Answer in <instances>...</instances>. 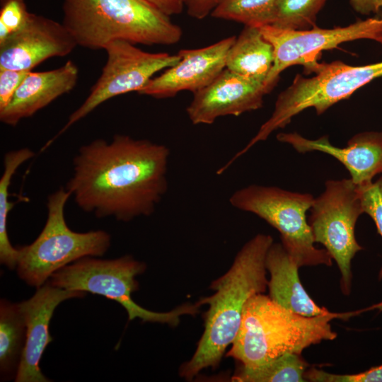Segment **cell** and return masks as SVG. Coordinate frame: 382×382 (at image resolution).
I'll return each instance as SVG.
<instances>
[{
  "mask_svg": "<svg viewBox=\"0 0 382 382\" xmlns=\"http://www.w3.org/2000/svg\"><path fill=\"white\" fill-rule=\"evenodd\" d=\"M170 149L126 134L82 145L66 190L98 218L129 221L152 214L168 190Z\"/></svg>",
  "mask_w": 382,
  "mask_h": 382,
  "instance_id": "1",
  "label": "cell"
},
{
  "mask_svg": "<svg viewBox=\"0 0 382 382\" xmlns=\"http://www.w3.org/2000/svg\"><path fill=\"white\" fill-rule=\"evenodd\" d=\"M273 243L270 235L252 238L237 253L229 270L212 282L214 294L198 301L201 306L209 305L204 330L192 357L180 367L182 377L191 380L204 369L219 365L238 334L247 301L266 290L265 261Z\"/></svg>",
  "mask_w": 382,
  "mask_h": 382,
  "instance_id": "2",
  "label": "cell"
},
{
  "mask_svg": "<svg viewBox=\"0 0 382 382\" xmlns=\"http://www.w3.org/2000/svg\"><path fill=\"white\" fill-rule=\"evenodd\" d=\"M375 308H382V303L355 311L305 316L258 294L245 305L239 330L226 356L239 361L242 366L255 368L285 353L301 354L312 345L337 337L330 324L332 320H347Z\"/></svg>",
  "mask_w": 382,
  "mask_h": 382,
  "instance_id": "3",
  "label": "cell"
},
{
  "mask_svg": "<svg viewBox=\"0 0 382 382\" xmlns=\"http://www.w3.org/2000/svg\"><path fill=\"white\" fill-rule=\"evenodd\" d=\"M62 23L77 45L104 50L110 42L170 45L181 28L144 0H64Z\"/></svg>",
  "mask_w": 382,
  "mask_h": 382,
  "instance_id": "4",
  "label": "cell"
},
{
  "mask_svg": "<svg viewBox=\"0 0 382 382\" xmlns=\"http://www.w3.org/2000/svg\"><path fill=\"white\" fill-rule=\"evenodd\" d=\"M70 197L64 187L50 194L42 231L32 243L18 248L17 272L30 286L38 288L64 267L85 257L102 256L110 246V236L105 231L81 233L69 228L64 209Z\"/></svg>",
  "mask_w": 382,
  "mask_h": 382,
  "instance_id": "5",
  "label": "cell"
},
{
  "mask_svg": "<svg viewBox=\"0 0 382 382\" xmlns=\"http://www.w3.org/2000/svg\"><path fill=\"white\" fill-rule=\"evenodd\" d=\"M311 78L296 75L292 83L278 96L270 118L247 145L233 158L237 160L257 143L266 140L277 129L284 128L303 110L313 108L323 114L336 103L349 98L357 90L382 76V62L351 66L340 61L320 63Z\"/></svg>",
  "mask_w": 382,
  "mask_h": 382,
  "instance_id": "6",
  "label": "cell"
},
{
  "mask_svg": "<svg viewBox=\"0 0 382 382\" xmlns=\"http://www.w3.org/2000/svg\"><path fill=\"white\" fill-rule=\"evenodd\" d=\"M146 265L130 255L112 260L88 256L57 271L50 283L57 287L103 296L119 303L126 310L129 320L167 323L175 326L183 315H195L200 304H185L164 313L146 310L136 303L131 295L139 287L135 277L144 272Z\"/></svg>",
  "mask_w": 382,
  "mask_h": 382,
  "instance_id": "7",
  "label": "cell"
},
{
  "mask_svg": "<svg viewBox=\"0 0 382 382\" xmlns=\"http://www.w3.org/2000/svg\"><path fill=\"white\" fill-rule=\"evenodd\" d=\"M314 197L309 193L285 190L274 186L250 185L235 191L229 198L234 208L253 213L276 228L282 244L298 266L332 265L325 249L314 246L306 212Z\"/></svg>",
  "mask_w": 382,
  "mask_h": 382,
  "instance_id": "8",
  "label": "cell"
},
{
  "mask_svg": "<svg viewBox=\"0 0 382 382\" xmlns=\"http://www.w3.org/2000/svg\"><path fill=\"white\" fill-rule=\"evenodd\" d=\"M308 223L315 243L324 245L342 275L341 290L349 295L352 288V260L363 249L354 228L364 213L357 185L352 179L329 180L325 190L314 198Z\"/></svg>",
  "mask_w": 382,
  "mask_h": 382,
  "instance_id": "9",
  "label": "cell"
},
{
  "mask_svg": "<svg viewBox=\"0 0 382 382\" xmlns=\"http://www.w3.org/2000/svg\"><path fill=\"white\" fill-rule=\"evenodd\" d=\"M260 28L274 50V64L266 81L270 91L276 86L280 73L291 66L302 65L306 74L312 73L324 50L359 39L372 40L382 45V18L378 16L331 29L314 26L309 30H294L272 25Z\"/></svg>",
  "mask_w": 382,
  "mask_h": 382,
  "instance_id": "10",
  "label": "cell"
},
{
  "mask_svg": "<svg viewBox=\"0 0 382 382\" xmlns=\"http://www.w3.org/2000/svg\"><path fill=\"white\" fill-rule=\"evenodd\" d=\"M104 50L108 59L100 77L57 135L109 99L132 91L139 92L156 73L174 66L180 60L178 54L148 52L125 40L112 41Z\"/></svg>",
  "mask_w": 382,
  "mask_h": 382,
  "instance_id": "11",
  "label": "cell"
},
{
  "mask_svg": "<svg viewBox=\"0 0 382 382\" xmlns=\"http://www.w3.org/2000/svg\"><path fill=\"white\" fill-rule=\"evenodd\" d=\"M270 91L263 82L224 69L209 85L194 93L186 108L193 125H211L219 117L238 116L262 106Z\"/></svg>",
  "mask_w": 382,
  "mask_h": 382,
  "instance_id": "12",
  "label": "cell"
},
{
  "mask_svg": "<svg viewBox=\"0 0 382 382\" xmlns=\"http://www.w3.org/2000/svg\"><path fill=\"white\" fill-rule=\"evenodd\" d=\"M76 46L62 23L31 13L21 30L0 43V69L30 71L50 58L68 55Z\"/></svg>",
  "mask_w": 382,
  "mask_h": 382,
  "instance_id": "13",
  "label": "cell"
},
{
  "mask_svg": "<svg viewBox=\"0 0 382 382\" xmlns=\"http://www.w3.org/2000/svg\"><path fill=\"white\" fill-rule=\"evenodd\" d=\"M236 36H229L210 45L180 50L179 62L152 78L139 94L156 98L173 97L188 91L193 93L213 81L226 69V57Z\"/></svg>",
  "mask_w": 382,
  "mask_h": 382,
  "instance_id": "14",
  "label": "cell"
},
{
  "mask_svg": "<svg viewBox=\"0 0 382 382\" xmlns=\"http://www.w3.org/2000/svg\"><path fill=\"white\" fill-rule=\"evenodd\" d=\"M28 300L19 303L26 324V342L16 382L50 381L40 371L39 363L52 340L49 327L54 310L62 301L81 298L86 292L59 288L50 282L37 288Z\"/></svg>",
  "mask_w": 382,
  "mask_h": 382,
  "instance_id": "15",
  "label": "cell"
},
{
  "mask_svg": "<svg viewBox=\"0 0 382 382\" xmlns=\"http://www.w3.org/2000/svg\"><path fill=\"white\" fill-rule=\"evenodd\" d=\"M277 139L290 144L299 153L317 151L333 156L347 169L357 185L371 182L376 175L382 173V132L357 134L343 148L332 146L328 136L308 139L296 132L279 133Z\"/></svg>",
  "mask_w": 382,
  "mask_h": 382,
  "instance_id": "16",
  "label": "cell"
},
{
  "mask_svg": "<svg viewBox=\"0 0 382 382\" xmlns=\"http://www.w3.org/2000/svg\"><path fill=\"white\" fill-rule=\"evenodd\" d=\"M79 78L77 65L71 60L45 71H30L16 91L7 106L0 110V121L16 126L32 117L61 96L74 88Z\"/></svg>",
  "mask_w": 382,
  "mask_h": 382,
  "instance_id": "17",
  "label": "cell"
},
{
  "mask_svg": "<svg viewBox=\"0 0 382 382\" xmlns=\"http://www.w3.org/2000/svg\"><path fill=\"white\" fill-rule=\"evenodd\" d=\"M270 272V299L283 308L305 316L325 314L329 311L320 307L309 296L301 282L299 267L282 243H272L265 261Z\"/></svg>",
  "mask_w": 382,
  "mask_h": 382,
  "instance_id": "18",
  "label": "cell"
},
{
  "mask_svg": "<svg viewBox=\"0 0 382 382\" xmlns=\"http://www.w3.org/2000/svg\"><path fill=\"white\" fill-rule=\"evenodd\" d=\"M273 64V47L260 27L245 26L228 50L226 68L266 84Z\"/></svg>",
  "mask_w": 382,
  "mask_h": 382,
  "instance_id": "19",
  "label": "cell"
},
{
  "mask_svg": "<svg viewBox=\"0 0 382 382\" xmlns=\"http://www.w3.org/2000/svg\"><path fill=\"white\" fill-rule=\"evenodd\" d=\"M26 324L19 303L0 302V374L1 381L15 379L26 342Z\"/></svg>",
  "mask_w": 382,
  "mask_h": 382,
  "instance_id": "20",
  "label": "cell"
},
{
  "mask_svg": "<svg viewBox=\"0 0 382 382\" xmlns=\"http://www.w3.org/2000/svg\"><path fill=\"white\" fill-rule=\"evenodd\" d=\"M34 156L29 148H21L8 151L4 156V170L0 178V262L10 270L17 266L18 249L11 245L7 231L8 214L13 205L8 199L9 187L17 170Z\"/></svg>",
  "mask_w": 382,
  "mask_h": 382,
  "instance_id": "21",
  "label": "cell"
},
{
  "mask_svg": "<svg viewBox=\"0 0 382 382\" xmlns=\"http://www.w3.org/2000/svg\"><path fill=\"white\" fill-rule=\"evenodd\" d=\"M308 366L300 354L285 353L255 368L242 366L232 377V381L304 382Z\"/></svg>",
  "mask_w": 382,
  "mask_h": 382,
  "instance_id": "22",
  "label": "cell"
},
{
  "mask_svg": "<svg viewBox=\"0 0 382 382\" xmlns=\"http://www.w3.org/2000/svg\"><path fill=\"white\" fill-rule=\"evenodd\" d=\"M277 0H221L212 17L245 26L262 27L273 22Z\"/></svg>",
  "mask_w": 382,
  "mask_h": 382,
  "instance_id": "23",
  "label": "cell"
},
{
  "mask_svg": "<svg viewBox=\"0 0 382 382\" xmlns=\"http://www.w3.org/2000/svg\"><path fill=\"white\" fill-rule=\"evenodd\" d=\"M327 0H277L271 25L288 30H305L316 26L318 13Z\"/></svg>",
  "mask_w": 382,
  "mask_h": 382,
  "instance_id": "24",
  "label": "cell"
},
{
  "mask_svg": "<svg viewBox=\"0 0 382 382\" xmlns=\"http://www.w3.org/2000/svg\"><path fill=\"white\" fill-rule=\"evenodd\" d=\"M30 14L25 0H1L0 43L21 30Z\"/></svg>",
  "mask_w": 382,
  "mask_h": 382,
  "instance_id": "25",
  "label": "cell"
},
{
  "mask_svg": "<svg viewBox=\"0 0 382 382\" xmlns=\"http://www.w3.org/2000/svg\"><path fill=\"white\" fill-rule=\"evenodd\" d=\"M364 213L374 221L378 233L382 237V175L376 181L357 185ZM382 279V267L378 280Z\"/></svg>",
  "mask_w": 382,
  "mask_h": 382,
  "instance_id": "26",
  "label": "cell"
},
{
  "mask_svg": "<svg viewBox=\"0 0 382 382\" xmlns=\"http://www.w3.org/2000/svg\"><path fill=\"white\" fill-rule=\"evenodd\" d=\"M304 378L314 382H382V364L354 374H330L311 368L306 371Z\"/></svg>",
  "mask_w": 382,
  "mask_h": 382,
  "instance_id": "27",
  "label": "cell"
},
{
  "mask_svg": "<svg viewBox=\"0 0 382 382\" xmlns=\"http://www.w3.org/2000/svg\"><path fill=\"white\" fill-rule=\"evenodd\" d=\"M29 72L0 69V110L10 103L16 91Z\"/></svg>",
  "mask_w": 382,
  "mask_h": 382,
  "instance_id": "28",
  "label": "cell"
},
{
  "mask_svg": "<svg viewBox=\"0 0 382 382\" xmlns=\"http://www.w3.org/2000/svg\"><path fill=\"white\" fill-rule=\"evenodd\" d=\"M221 0H184L187 14L201 20L211 14Z\"/></svg>",
  "mask_w": 382,
  "mask_h": 382,
  "instance_id": "29",
  "label": "cell"
},
{
  "mask_svg": "<svg viewBox=\"0 0 382 382\" xmlns=\"http://www.w3.org/2000/svg\"><path fill=\"white\" fill-rule=\"evenodd\" d=\"M349 2L352 8L361 15L375 14L382 18V0H349Z\"/></svg>",
  "mask_w": 382,
  "mask_h": 382,
  "instance_id": "30",
  "label": "cell"
},
{
  "mask_svg": "<svg viewBox=\"0 0 382 382\" xmlns=\"http://www.w3.org/2000/svg\"><path fill=\"white\" fill-rule=\"evenodd\" d=\"M154 8L170 16L182 13L185 5L184 0H144Z\"/></svg>",
  "mask_w": 382,
  "mask_h": 382,
  "instance_id": "31",
  "label": "cell"
}]
</instances>
